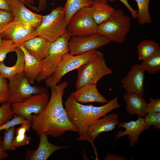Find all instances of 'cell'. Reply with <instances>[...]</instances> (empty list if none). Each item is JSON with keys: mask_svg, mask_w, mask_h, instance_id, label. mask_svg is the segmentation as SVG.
Listing matches in <instances>:
<instances>
[{"mask_svg": "<svg viewBox=\"0 0 160 160\" xmlns=\"http://www.w3.org/2000/svg\"><path fill=\"white\" fill-rule=\"evenodd\" d=\"M45 81L47 87L51 89L50 98L42 112L36 115L32 114V128L39 137L43 134L56 138L68 131L78 132L77 129L69 120L63 105V97L68 83L65 81L56 84L51 76Z\"/></svg>", "mask_w": 160, "mask_h": 160, "instance_id": "1", "label": "cell"}, {"mask_svg": "<svg viewBox=\"0 0 160 160\" xmlns=\"http://www.w3.org/2000/svg\"><path fill=\"white\" fill-rule=\"evenodd\" d=\"M64 108L71 122L78 130L79 136L85 133L91 124L115 109L121 107L116 97L102 106L84 105L76 101L70 95L65 100Z\"/></svg>", "mask_w": 160, "mask_h": 160, "instance_id": "2", "label": "cell"}, {"mask_svg": "<svg viewBox=\"0 0 160 160\" xmlns=\"http://www.w3.org/2000/svg\"><path fill=\"white\" fill-rule=\"evenodd\" d=\"M77 70L78 75L75 84L76 89L86 84H97L104 76L113 72L106 65L103 53L97 50L88 62Z\"/></svg>", "mask_w": 160, "mask_h": 160, "instance_id": "3", "label": "cell"}, {"mask_svg": "<svg viewBox=\"0 0 160 160\" xmlns=\"http://www.w3.org/2000/svg\"><path fill=\"white\" fill-rule=\"evenodd\" d=\"M131 26L130 17L123 10L117 9L108 20L98 25L97 32L111 41L120 44L125 40Z\"/></svg>", "mask_w": 160, "mask_h": 160, "instance_id": "4", "label": "cell"}, {"mask_svg": "<svg viewBox=\"0 0 160 160\" xmlns=\"http://www.w3.org/2000/svg\"><path fill=\"white\" fill-rule=\"evenodd\" d=\"M67 24L63 7L58 6L52 10L49 14L43 15L41 23L36 29V36L52 42L66 33Z\"/></svg>", "mask_w": 160, "mask_h": 160, "instance_id": "5", "label": "cell"}, {"mask_svg": "<svg viewBox=\"0 0 160 160\" xmlns=\"http://www.w3.org/2000/svg\"><path fill=\"white\" fill-rule=\"evenodd\" d=\"M71 37L67 31L62 36L51 43L47 56L41 61V71L36 80L40 82L51 76L63 57L68 52V42Z\"/></svg>", "mask_w": 160, "mask_h": 160, "instance_id": "6", "label": "cell"}, {"mask_svg": "<svg viewBox=\"0 0 160 160\" xmlns=\"http://www.w3.org/2000/svg\"><path fill=\"white\" fill-rule=\"evenodd\" d=\"M9 80V97L8 101L11 104L22 102L33 94L48 91L47 89L43 87L31 86L23 72Z\"/></svg>", "mask_w": 160, "mask_h": 160, "instance_id": "7", "label": "cell"}, {"mask_svg": "<svg viewBox=\"0 0 160 160\" xmlns=\"http://www.w3.org/2000/svg\"><path fill=\"white\" fill-rule=\"evenodd\" d=\"M98 25L92 16L90 7L76 12L68 21L67 31L71 36L89 35L97 33Z\"/></svg>", "mask_w": 160, "mask_h": 160, "instance_id": "8", "label": "cell"}, {"mask_svg": "<svg viewBox=\"0 0 160 160\" xmlns=\"http://www.w3.org/2000/svg\"><path fill=\"white\" fill-rule=\"evenodd\" d=\"M48 91L33 94L23 102L12 104L14 114L21 115L31 123L32 114L37 115L46 108L49 101Z\"/></svg>", "mask_w": 160, "mask_h": 160, "instance_id": "9", "label": "cell"}, {"mask_svg": "<svg viewBox=\"0 0 160 160\" xmlns=\"http://www.w3.org/2000/svg\"><path fill=\"white\" fill-rule=\"evenodd\" d=\"M108 38L97 33L91 35L71 36L68 42V52L72 55L83 54L109 44Z\"/></svg>", "mask_w": 160, "mask_h": 160, "instance_id": "10", "label": "cell"}, {"mask_svg": "<svg viewBox=\"0 0 160 160\" xmlns=\"http://www.w3.org/2000/svg\"><path fill=\"white\" fill-rule=\"evenodd\" d=\"M96 50H94L78 55H72L69 52L65 54L51 76L54 83L58 84L65 74L77 69L88 62L94 56Z\"/></svg>", "mask_w": 160, "mask_h": 160, "instance_id": "11", "label": "cell"}, {"mask_svg": "<svg viewBox=\"0 0 160 160\" xmlns=\"http://www.w3.org/2000/svg\"><path fill=\"white\" fill-rule=\"evenodd\" d=\"M118 119L119 116L116 113H111L106 115L91 124L88 128L86 132L76 140L89 142L93 147L96 156H97L94 141L101 133L112 131L115 129L119 123Z\"/></svg>", "mask_w": 160, "mask_h": 160, "instance_id": "12", "label": "cell"}, {"mask_svg": "<svg viewBox=\"0 0 160 160\" xmlns=\"http://www.w3.org/2000/svg\"><path fill=\"white\" fill-rule=\"evenodd\" d=\"M36 28L13 19L2 30V38L9 39L17 46L36 36Z\"/></svg>", "mask_w": 160, "mask_h": 160, "instance_id": "13", "label": "cell"}, {"mask_svg": "<svg viewBox=\"0 0 160 160\" xmlns=\"http://www.w3.org/2000/svg\"><path fill=\"white\" fill-rule=\"evenodd\" d=\"M145 71L140 64H135L132 66L121 80L122 87L127 93L135 94L142 97L144 96Z\"/></svg>", "mask_w": 160, "mask_h": 160, "instance_id": "14", "label": "cell"}, {"mask_svg": "<svg viewBox=\"0 0 160 160\" xmlns=\"http://www.w3.org/2000/svg\"><path fill=\"white\" fill-rule=\"evenodd\" d=\"M13 19L36 29L41 23L43 15L29 10L18 0H8Z\"/></svg>", "mask_w": 160, "mask_h": 160, "instance_id": "15", "label": "cell"}, {"mask_svg": "<svg viewBox=\"0 0 160 160\" xmlns=\"http://www.w3.org/2000/svg\"><path fill=\"white\" fill-rule=\"evenodd\" d=\"M117 126L119 128H122L125 129L124 131L120 130L116 134L115 140L116 141L123 136L127 135L129 145L132 148L135 147L140 134L144 130L148 129L150 127L146 124L144 118L140 116H139L138 119L136 121L119 122Z\"/></svg>", "mask_w": 160, "mask_h": 160, "instance_id": "16", "label": "cell"}, {"mask_svg": "<svg viewBox=\"0 0 160 160\" xmlns=\"http://www.w3.org/2000/svg\"><path fill=\"white\" fill-rule=\"evenodd\" d=\"M46 134L39 137V144L36 150H28L25 156L27 160H47L55 151L69 147L67 146H58L50 143Z\"/></svg>", "mask_w": 160, "mask_h": 160, "instance_id": "17", "label": "cell"}, {"mask_svg": "<svg viewBox=\"0 0 160 160\" xmlns=\"http://www.w3.org/2000/svg\"><path fill=\"white\" fill-rule=\"evenodd\" d=\"M71 95L76 101L82 104L91 102L106 103L108 101L98 91L97 84H86L76 89Z\"/></svg>", "mask_w": 160, "mask_h": 160, "instance_id": "18", "label": "cell"}, {"mask_svg": "<svg viewBox=\"0 0 160 160\" xmlns=\"http://www.w3.org/2000/svg\"><path fill=\"white\" fill-rule=\"evenodd\" d=\"M51 44V42L44 38L37 36L22 44L28 53L41 61L47 56Z\"/></svg>", "mask_w": 160, "mask_h": 160, "instance_id": "19", "label": "cell"}, {"mask_svg": "<svg viewBox=\"0 0 160 160\" xmlns=\"http://www.w3.org/2000/svg\"><path fill=\"white\" fill-rule=\"evenodd\" d=\"M123 98L126 103V109L130 115L136 114L144 118L148 114L146 108L147 103L145 99L135 94L125 93Z\"/></svg>", "mask_w": 160, "mask_h": 160, "instance_id": "20", "label": "cell"}, {"mask_svg": "<svg viewBox=\"0 0 160 160\" xmlns=\"http://www.w3.org/2000/svg\"><path fill=\"white\" fill-rule=\"evenodd\" d=\"M23 51L25 58L23 73L31 84H33L40 73L41 61L36 59L25 49L22 44L18 45Z\"/></svg>", "mask_w": 160, "mask_h": 160, "instance_id": "21", "label": "cell"}, {"mask_svg": "<svg viewBox=\"0 0 160 160\" xmlns=\"http://www.w3.org/2000/svg\"><path fill=\"white\" fill-rule=\"evenodd\" d=\"M108 0H93L90 7L93 18L98 25L108 20L116 9L108 3Z\"/></svg>", "mask_w": 160, "mask_h": 160, "instance_id": "22", "label": "cell"}, {"mask_svg": "<svg viewBox=\"0 0 160 160\" xmlns=\"http://www.w3.org/2000/svg\"><path fill=\"white\" fill-rule=\"evenodd\" d=\"M17 55L16 62L14 65L7 67L4 61L0 63V75L6 79H9L14 76L23 72L25 62L23 51L18 46L15 51Z\"/></svg>", "mask_w": 160, "mask_h": 160, "instance_id": "23", "label": "cell"}, {"mask_svg": "<svg viewBox=\"0 0 160 160\" xmlns=\"http://www.w3.org/2000/svg\"><path fill=\"white\" fill-rule=\"evenodd\" d=\"M138 58L144 61L160 50L159 44L153 40H143L137 47Z\"/></svg>", "mask_w": 160, "mask_h": 160, "instance_id": "24", "label": "cell"}, {"mask_svg": "<svg viewBox=\"0 0 160 160\" xmlns=\"http://www.w3.org/2000/svg\"><path fill=\"white\" fill-rule=\"evenodd\" d=\"M31 127V123L28 121L22 123L21 126L15 130L16 136L15 137L12 145V151L20 146L28 145L30 142L31 137L26 134Z\"/></svg>", "mask_w": 160, "mask_h": 160, "instance_id": "25", "label": "cell"}, {"mask_svg": "<svg viewBox=\"0 0 160 160\" xmlns=\"http://www.w3.org/2000/svg\"><path fill=\"white\" fill-rule=\"evenodd\" d=\"M93 0H67L63 11L68 23L72 16L79 9L90 7Z\"/></svg>", "mask_w": 160, "mask_h": 160, "instance_id": "26", "label": "cell"}, {"mask_svg": "<svg viewBox=\"0 0 160 160\" xmlns=\"http://www.w3.org/2000/svg\"><path fill=\"white\" fill-rule=\"evenodd\" d=\"M140 65L149 74L154 75L158 73L160 71V50L152 56L142 61Z\"/></svg>", "mask_w": 160, "mask_h": 160, "instance_id": "27", "label": "cell"}, {"mask_svg": "<svg viewBox=\"0 0 160 160\" xmlns=\"http://www.w3.org/2000/svg\"><path fill=\"white\" fill-rule=\"evenodd\" d=\"M136 1L138 8L137 18L141 25L151 22V15L149 11L150 0H134Z\"/></svg>", "mask_w": 160, "mask_h": 160, "instance_id": "28", "label": "cell"}, {"mask_svg": "<svg viewBox=\"0 0 160 160\" xmlns=\"http://www.w3.org/2000/svg\"><path fill=\"white\" fill-rule=\"evenodd\" d=\"M14 114L12 104L8 101L4 102L0 106V126L11 119Z\"/></svg>", "mask_w": 160, "mask_h": 160, "instance_id": "29", "label": "cell"}, {"mask_svg": "<svg viewBox=\"0 0 160 160\" xmlns=\"http://www.w3.org/2000/svg\"><path fill=\"white\" fill-rule=\"evenodd\" d=\"M15 126L6 129L2 140V147L4 151H12V145L15 132Z\"/></svg>", "mask_w": 160, "mask_h": 160, "instance_id": "30", "label": "cell"}, {"mask_svg": "<svg viewBox=\"0 0 160 160\" xmlns=\"http://www.w3.org/2000/svg\"><path fill=\"white\" fill-rule=\"evenodd\" d=\"M17 47L11 40L3 39L0 44V63L4 61L8 53L15 51Z\"/></svg>", "mask_w": 160, "mask_h": 160, "instance_id": "31", "label": "cell"}, {"mask_svg": "<svg viewBox=\"0 0 160 160\" xmlns=\"http://www.w3.org/2000/svg\"><path fill=\"white\" fill-rule=\"evenodd\" d=\"M144 118L146 124L149 127L152 125L156 129H160V113L151 112L148 113Z\"/></svg>", "mask_w": 160, "mask_h": 160, "instance_id": "32", "label": "cell"}, {"mask_svg": "<svg viewBox=\"0 0 160 160\" xmlns=\"http://www.w3.org/2000/svg\"><path fill=\"white\" fill-rule=\"evenodd\" d=\"M9 97L7 81L6 79L0 75V99L2 103L8 101Z\"/></svg>", "mask_w": 160, "mask_h": 160, "instance_id": "33", "label": "cell"}, {"mask_svg": "<svg viewBox=\"0 0 160 160\" xmlns=\"http://www.w3.org/2000/svg\"><path fill=\"white\" fill-rule=\"evenodd\" d=\"M13 19L12 13L0 9V33L4 27Z\"/></svg>", "mask_w": 160, "mask_h": 160, "instance_id": "34", "label": "cell"}, {"mask_svg": "<svg viewBox=\"0 0 160 160\" xmlns=\"http://www.w3.org/2000/svg\"><path fill=\"white\" fill-rule=\"evenodd\" d=\"M149 100V103H147L146 105V110L147 113L151 112L160 113V99L150 97Z\"/></svg>", "mask_w": 160, "mask_h": 160, "instance_id": "35", "label": "cell"}, {"mask_svg": "<svg viewBox=\"0 0 160 160\" xmlns=\"http://www.w3.org/2000/svg\"><path fill=\"white\" fill-rule=\"evenodd\" d=\"M26 120L23 116L21 115H15L14 117L6 123L0 126V131L7 129L11 127L15 126L26 121Z\"/></svg>", "mask_w": 160, "mask_h": 160, "instance_id": "36", "label": "cell"}, {"mask_svg": "<svg viewBox=\"0 0 160 160\" xmlns=\"http://www.w3.org/2000/svg\"><path fill=\"white\" fill-rule=\"evenodd\" d=\"M116 0H108L110 2H114ZM123 3L127 8L130 11L132 17L134 19H137V11L134 9L129 4L127 0H119Z\"/></svg>", "mask_w": 160, "mask_h": 160, "instance_id": "37", "label": "cell"}, {"mask_svg": "<svg viewBox=\"0 0 160 160\" xmlns=\"http://www.w3.org/2000/svg\"><path fill=\"white\" fill-rule=\"evenodd\" d=\"M105 160H126V158L124 156L118 155L116 154H108L105 157Z\"/></svg>", "mask_w": 160, "mask_h": 160, "instance_id": "38", "label": "cell"}, {"mask_svg": "<svg viewBox=\"0 0 160 160\" xmlns=\"http://www.w3.org/2000/svg\"><path fill=\"white\" fill-rule=\"evenodd\" d=\"M0 9L11 12L8 0H0Z\"/></svg>", "mask_w": 160, "mask_h": 160, "instance_id": "39", "label": "cell"}, {"mask_svg": "<svg viewBox=\"0 0 160 160\" xmlns=\"http://www.w3.org/2000/svg\"><path fill=\"white\" fill-rule=\"evenodd\" d=\"M2 137L0 136V160L5 159L9 157V154L6 153L2 148Z\"/></svg>", "mask_w": 160, "mask_h": 160, "instance_id": "40", "label": "cell"}, {"mask_svg": "<svg viewBox=\"0 0 160 160\" xmlns=\"http://www.w3.org/2000/svg\"><path fill=\"white\" fill-rule=\"evenodd\" d=\"M47 1V0H39L38 5L37 7L38 12L44 10L46 7Z\"/></svg>", "mask_w": 160, "mask_h": 160, "instance_id": "41", "label": "cell"}, {"mask_svg": "<svg viewBox=\"0 0 160 160\" xmlns=\"http://www.w3.org/2000/svg\"><path fill=\"white\" fill-rule=\"evenodd\" d=\"M23 2L28 7L32 9L35 12H37V7L35 6H33L30 5L28 4L25 0H18Z\"/></svg>", "mask_w": 160, "mask_h": 160, "instance_id": "42", "label": "cell"}, {"mask_svg": "<svg viewBox=\"0 0 160 160\" xmlns=\"http://www.w3.org/2000/svg\"><path fill=\"white\" fill-rule=\"evenodd\" d=\"M30 5L32 6L34 2V0H25Z\"/></svg>", "mask_w": 160, "mask_h": 160, "instance_id": "43", "label": "cell"}, {"mask_svg": "<svg viewBox=\"0 0 160 160\" xmlns=\"http://www.w3.org/2000/svg\"><path fill=\"white\" fill-rule=\"evenodd\" d=\"M1 33H0V44L1 43L3 40L1 35Z\"/></svg>", "mask_w": 160, "mask_h": 160, "instance_id": "44", "label": "cell"}, {"mask_svg": "<svg viewBox=\"0 0 160 160\" xmlns=\"http://www.w3.org/2000/svg\"><path fill=\"white\" fill-rule=\"evenodd\" d=\"M2 103V102H1V100L0 99V103Z\"/></svg>", "mask_w": 160, "mask_h": 160, "instance_id": "45", "label": "cell"}]
</instances>
